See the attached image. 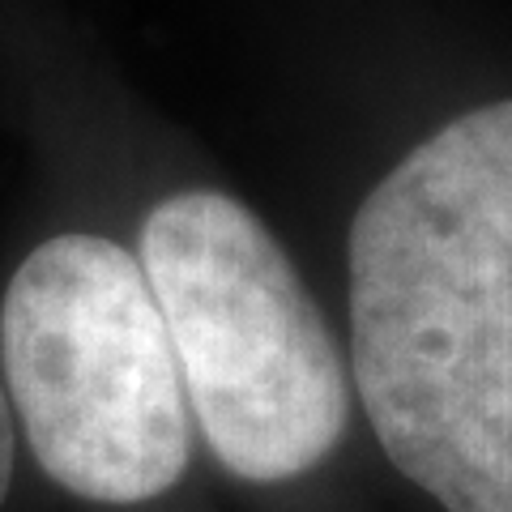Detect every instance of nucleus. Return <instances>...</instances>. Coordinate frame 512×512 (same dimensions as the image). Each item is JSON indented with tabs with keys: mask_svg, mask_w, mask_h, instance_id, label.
Masks as SVG:
<instances>
[{
	"mask_svg": "<svg viewBox=\"0 0 512 512\" xmlns=\"http://www.w3.org/2000/svg\"><path fill=\"white\" fill-rule=\"evenodd\" d=\"M350 384L444 512H512V99L419 141L350 222Z\"/></svg>",
	"mask_w": 512,
	"mask_h": 512,
	"instance_id": "1",
	"label": "nucleus"
},
{
	"mask_svg": "<svg viewBox=\"0 0 512 512\" xmlns=\"http://www.w3.org/2000/svg\"><path fill=\"white\" fill-rule=\"evenodd\" d=\"M0 376L39 470L77 500L146 504L192 457V406L163 312L133 252L56 235L0 308Z\"/></svg>",
	"mask_w": 512,
	"mask_h": 512,
	"instance_id": "3",
	"label": "nucleus"
},
{
	"mask_svg": "<svg viewBox=\"0 0 512 512\" xmlns=\"http://www.w3.org/2000/svg\"><path fill=\"white\" fill-rule=\"evenodd\" d=\"M13 461H18V419H13L5 376H0V508H5V495L13 483Z\"/></svg>",
	"mask_w": 512,
	"mask_h": 512,
	"instance_id": "4",
	"label": "nucleus"
},
{
	"mask_svg": "<svg viewBox=\"0 0 512 512\" xmlns=\"http://www.w3.org/2000/svg\"><path fill=\"white\" fill-rule=\"evenodd\" d=\"M137 261L214 457L244 483H291L342 444L350 363L299 269L244 201L184 188L141 222Z\"/></svg>",
	"mask_w": 512,
	"mask_h": 512,
	"instance_id": "2",
	"label": "nucleus"
}]
</instances>
